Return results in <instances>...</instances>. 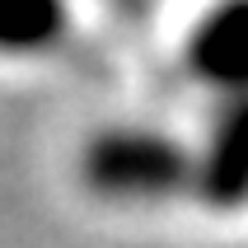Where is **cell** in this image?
Wrapping results in <instances>:
<instances>
[{
	"label": "cell",
	"instance_id": "2",
	"mask_svg": "<svg viewBox=\"0 0 248 248\" xmlns=\"http://www.w3.org/2000/svg\"><path fill=\"white\" fill-rule=\"evenodd\" d=\"M187 70L211 89L248 98V0L216 5L187 33Z\"/></svg>",
	"mask_w": 248,
	"mask_h": 248
},
{
	"label": "cell",
	"instance_id": "4",
	"mask_svg": "<svg viewBox=\"0 0 248 248\" xmlns=\"http://www.w3.org/2000/svg\"><path fill=\"white\" fill-rule=\"evenodd\" d=\"M66 10L56 0H0V56H33L56 47Z\"/></svg>",
	"mask_w": 248,
	"mask_h": 248
},
{
	"label": "cell",
	"instance_id": "1",
	"mask_svg": "<svg viewBox=\"0 0 248 248\" xmlns=\"http://www.w3.org/2000/svg\"><path fill=\"white\" fill-rule=\"evenodd\" d=\"M80 178L94 197H108V202H164L192 187L197 159L164 131L108 126L84 140Z\"/></svg>",
	"mask_w": 248,
	"mask_h": 248
},
{
	"label": "cell",
	"instance_id": "3",
	"mask_svg": "<svg viewBox=\"0 0 248 248\" xmlns=\"http://www.w3.org/2000/svg\"><path fill=\"white\" fill-rule=\"evenodd\" d=\"M192 192L211 211H239L248 206V98H234L211 126L206 145L197 155Z\"/></svg>",
	"mask_w": 248,
	"mask_h": 248
}]
</instances>
